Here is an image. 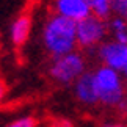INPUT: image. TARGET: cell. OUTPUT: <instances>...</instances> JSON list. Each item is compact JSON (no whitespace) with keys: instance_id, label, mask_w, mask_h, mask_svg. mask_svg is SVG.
I'll list each match as a JSON object with an SVG mask.
<instances>
[{"instance_id":"cell-1","label":"cell","mask_w":127,"mask_h":127,"mask_svg":"<svg viewBox=\"0 0 127 127\" xmlns=\"http://www.w3.org/2000/svg\"><path fill=\"white\" fill-rule=\"evenodd\" d=\"M75 24L77 22L63 16H58L55 13L47 17L42 27L41 36H42V46L52 58L61 57L64 53L75 50L77 47Z\"/></svg>"},{"instance_id":"cell-2","label":"cell","mask_w":127,"mask_h":127,"mask_svg":"<svg viewBox=\"0 0 127 127\" xmlns=\"http://www.w3.org/2000/svg\"><path fill=\"white\" fill-rule=\"evenodd\" d=\"M93 74H94L99 104L108 108H116L119 102L127 97L123 74L107 66H99L96 71H93Z\"/></svg>"},{"instance_id":"cell-3","label":"cell","mask_w":127,"mask_h":127,"mask_svg":"<svg viewBox=\"0 0 127 127\" xmlns=\"http://www.w3.org/2000/svg\"><path fill=\"white\" fill-rule=\"evenodd\" d=\"M85 71H86L85 57L77 50L52 58V63L49 66V75L52 77V80L61 85L74 83L75 79H79Z\"/></svg>"},{"instance_id":"cell-4","label":"cell","mask_w":127,"mask_h":127,"mask_svg":"<svg viewBox=\"0 0 127 127\" xmlns=\"http://www.w3.org/2000/svg\"><path fill=\"white\" fill-rule=\"evenodd\" d=\"M107 35H108L107 21L91 16V14L75 24L77 47L83 50H96L107 39Z\"/></svg>"},{"instance_id":"cell-5","label":"cell","mask_w":127,"mask_h":127,"mask_svg":"<svg viewBox=\"0 0 127 127\" xmlns=\"http://www.w3.org/2000/svg\"><path fill=\"white\" fill-rule=\"evenodd\" d=\"M96 53L102 61V66H107L119 74L127 69V44L118 41H104L96 49Z\"/></svg>"},{"instance_id":"cell-6","label":"cell","mask_w":127,"mask_h":127,"mask_svg":"<svg viewBox=\"0 0 127 127\" xmlns=\"http://www.w3.org/2000/svg\"><path fill=\"white\" fill-rule=\"evenodd\" d=\"M74 94L77 100L83 105H96L99 104L97 97V88L94 82V74L93 71H85L79 79L74 82Z\"/></svg>"},{"instance_id":"cell-7","label":"cell","mask_w":127,"mask_h":127,"mask_svg":"<svg viewBox=\"0 0 127 127\" xmlns=\"http://www.w3.org/2000/svg\"><path fill=\"white\" fill-rule=\"evenodd\" d=\"M53 9L55 14L74 22H79L91 14L85 0H53Z\"/></svg>"},{"instance_id":"cell-8","label":"cell","mask_w":127,"mask_h":127,"mask_svg":"<svg viewBox=\"0 0 127 127\" xmlns=\"http://www.w3.org/2000/svg\"><path fill=\"white\" fill-rule=\"evenodd\" d=\"M32 28H33V22L30 14L24 13L21 16H17L9 27V39H11L13 46L16 47L24 46L32 35Z\"/></svg>"},{"instance_id":"cell-9","label":"cell","mask_w":127,"mask_h":127,"mask_svg":"<svg viewBox=\"0 0 127 127\" xmlns=\"http://www.w3.org/2000/svg\"><path fill=\"white\" fill-rule=\"evenodd\" d=\"M91 16L108 21L111 17V0H85Z\"/></svg>"},{"instance_id":"cell-10","label":"cell","mask_w":127,"mask_h":127,"mask_svg":"<svg viewBox=\"0 0 127 127\" xmlns=\"http://www.w3.org/2000/svg\"><path fill=\"white\" fill-rule=\"evenodd\" d=\"M107 25H108V32L113 33H118V32H126L127 30V21H124L123 17H118V16H113L107 21Z\"/></svg>"},{"instance_id":"cell-11","label":"cell","mask_w":127,"mask_h":127,"mask_svg":"<svg viewBox=\"0 0 127 127\" xmlns=\"http://www.w3.org/2000/svg\"><path fill=\"white\" fill-rule=\"evenodd\" d=\"M111 14L127 21V0H111Z\"/></svg>"},{"instance_id":"cell-12","label":"cell","mask_w":127,"mask_h":127,"mask_svg":"<svg viewBox=\"0 0 127 127\" xmlns=\"http://www.w3.org/2000/svg\"><path fill=\"white\" fill-rule=\"evenodd\" d=\"M36 119L33 116H22L19 119L11 121L9 124H6L5 127H36Z\"/></svg>"},{"instance_id":"cell-13","label":"cell","mask_w":127,"mask_h":127,"mask_svg":"<svg viewBox=\"0 0 127 127\" xmlns=\"http://www.w3.org/2000/svg\"><path fill=\"white\" fill-rule=\"evenodd\" d=\"M49 127H72V124L67 119H57V121H52Z\"/></svg>"},{"instance_id":"cell-14","label":"cell","mask_w":127,"mask_h":127,"mask_svg":"<svg viewBox=\"0 0 127 127\" xmlns=\"http://www.w3.org/2000/svg\"><path fill=\"white\" fill-rule=\"evenodd\" d=\"M113 41H118V42L127 44V30H126V32H118V33H113Z\"/></svg>"},{"instance_id":"cell-15","label":"cell","mask_w":127,"mask_h":127,"mask_svg":"<svg viewBox=\"0 0 127 127\" xmlns=\"http://www.w3.org/2000/svg\"><path fill=\"white\" fill-rule=\"evenodd\" d=\"M6 93H8V88H6V83L0 79V105H2V102L5 100V97H6Z\"/></svg>"},{"instance_id":"cell-16","label":"cell","mask_w":127,"mask_h":127,"mask_svg":"<svg viewBox=\"0 0 127 127\" xmlns=\"http://www.w3.org/2000/svg\"><path fill=\"white\" fill-rule=\"evenodd\" d=\"M116 110H118V113H119V115L127 116V97H126L124 100H121V102H119V105L116 107Z\"/></svg>"},{"instance_id":"cell-17","label":"cell","mask_w":127,"mask_h":127,"mask_svg":"<svg viewBox=\"0 0 127 127\" xmlns=\"http://www.w3.org/2000/svg\"><path fill=\"white\" fill-rule=\"evenodd\" d=\"M102 127H126L123 123H118V121H108V123H104Z\"/></svg>"},{"instance_id":"cell-18","label":"cell","mask_w":127,"mask_h":127,"mask_svg":"<svg viewBox=\"0 0 127 127\" xmlns=\"http://www.w3.org/2000/svg\"><path fill=\"white\" fill-rule=\"evenodd\" d=\"M123 77H124V79H127V69H126V71L123 72Z\"/></svg>"}]
</instances>
